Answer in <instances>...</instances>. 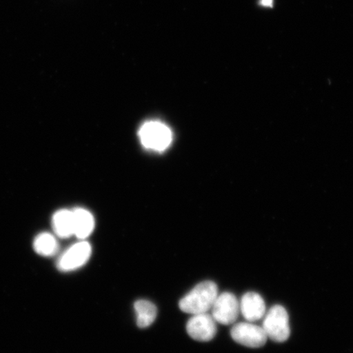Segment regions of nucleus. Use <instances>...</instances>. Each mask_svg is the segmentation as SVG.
Instances as JSON below:
<instances>
[{"mask_svg":"<svg viewBox=\"0 0 353 353\" xmlns=\"http://www.w3.org/2000/svg\"><path fill=\"white\" fill-rule=\"evenodd\" d=\"M218 295V286L214 282H201L180 300L179 308L192 315L207 313L211 310Z\"/></svg>","mask_w":353,"mask_h":353,"instance_id":"obj_1","label":"nucleus"},{"mask_svg":"<svg viewBox=\"0 0 353 353\" xmlns=\"http://www.w3.org/2000/svg\"><path fill=\"white\" fill-rule=\"evenodd\" d=\"M262 327L268 339L276 343H283L290 338L289 315L285 308L275 305L263 317Z\"/></svg>","mask_w":353,"mask_h":353,"instance_id":"obj_2","label":"nucleus"},{"mask_svg":"<svg viewBox=\"0 0 353 353\" xmlns=\"http://www.w3.org/2000/svg\"><path fill=\"white\" fill-rule=\"evenodd\" d=\"M139 137L144 147L154 151H164L172 142L169 127L159 121L144 123L139 131Z\"/></svg>","mask_w":353,"mask_h":353,"instance_id":"obj_3","label":"nucleus"},{"mask_svg":"<svg viewBox=\"0 0 353 353\" xmlns=\"http://www.w3.org/2000/svg\"><path fill=\"white\" fill-rule=\"evenodd\" d=\"M211 311V315L217 323L232 325L240 314V302L233 294L224 292L218 295Z\"/></svg>","mask_w":353,"mask_h":353,"instance_id":"obj_4","label":"nucleus"},{"mask_svg":"<svg viewBox=\"0 0 353 353\" xmlns=\"http://www.w3.org/2000/svg\"><path fill=\"white\" fill-rule=\"evenodd\" d=\"M231 335L234 341L243 346L252 348L264 346L268 339L262 326L249 321L234 325Z\"/></svg>","mask_w":353,"mask_h":353,"instance_id":"obj_5","label":"nucleus"},{"mask_svg":"<svg viewBox=\"0 0 353 353\" xmlns=\"http://www.w3.org/2000/svg\"><path fill=\"white\" fill-rule=\"evenodd\" d=\"M217 322L212 315L207 313L192 315L187 324L189 336L196 341L208 342L215 337L217 333Z\"/></svg>","mask_w":353,"mask_h":353,"instance_id":"obj_6","label":"nucleus"},{"mask_svg":"<svg viewBox=\"0 0 353 353\" xmlns=\"http://www.w3.org/2000/svg\"><path fill=\"white\" fill-rule=\"evenodd\" d=\"M92 247L90 243L82 241L70 246L59 260V268L63 272L76 270L90 259Z\"/></svg>","mask_w":353,"mask_h":353,"instance_id":"obj_7","label":"nucleus"},{"mask_svg":"<svg viewBox=\"0 0 353 353\" xmlns=\"http://www.w3.org/2000/svg\"><path fill=\"white\" fill-rule=\"evenodd\" d=\"M241 312L249 322H255L263 319L266 314V305L263 299L255 292L244 294L240 302Z\"/></svg>","mask_w":353,"mask_h":353,"instance_id":"obj_8","label":"nucleus"},{"mask_svg":"<svg viewBox=\"0 0 353 353\" xmlns=\"http://www.w3.org/2000/svg\"><path fill=\"white\" fill-rule=\"evenodd\" d=\"M74 236L79 240H85L94 231L95 222L90 212L83 209L72 211Z\"/></svg>","mask_w":353,"mask_h":353,"instance_id":"obj_9","label":"nucleus"},{"mask_svg":"<svg viewBox=\"0 0 353 353\" xmlns=\"http://www.w3.org/2000/svg\"><path fill=\"white\" fill-rule=\"evenodd\" d=\"M134 310L137 315V325L140 328L148 327L157 319V307L148 300H138L134 303Z\"/></svg>","mask_w":353,"mask_h":353,"instance_id":"obj_10","label":"nucleus"},{"mask_svg":"<svg viewBox=\"0 0 353 353\" xmlns=\"http://www.w3.org/2000/svg\"><path fill=\"white\" fill-rule=\"evenodd\" d=\"M52 227L57 236L61 238L74 236L72 211H57L52 219Z\"/></svg>","mask_w":353,"mask_h":353,"instance_id":"obj_11","label":"nucleus"},{"mask_svg":"<svg viewBox=\"0 0 353 353\" xmlns=\"http://www.w3.org/2000/svg\"><path fill=\"white\" fill-rule=\"evenodd\" d=\"M34 249L39 254L50 256L57 250V243L54 236L50 233H42L35 238Z\"/></svg>","mask_w":353,"mask_h":353,"instance_id":"obj_12","label":"nucleus"},{"mask_svg":"<svg viewBox=\"0 0 353 353\" xmlns=\"http://www.w3.org/2000/svg\"><path fill=\"white\" fill-rule=\"evenodd\" d=\"M260 4H261V6L263 7H272L273 0H261Z\"/></svg>","mask_w":353,"mask_h":353,"instance_id":"obj_13","label":"nucleus"}]
</instances>
